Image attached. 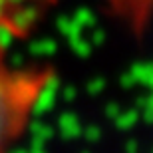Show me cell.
<instances>
[{"label": "cell", "instance_id": "cell-1", "mask_svg": "<svg viewBox=\"0 0 153 153\" xmlns=\"http://www.w3.org/2000/svg\"><path fill=\"white\" fill-rule=\"evenodd\" d=\"M50 79L48 70L16 66L0 38V153L20 141Z\"/></svg>", "mask_w": 153, "mask_h": 153}]
</instances>
